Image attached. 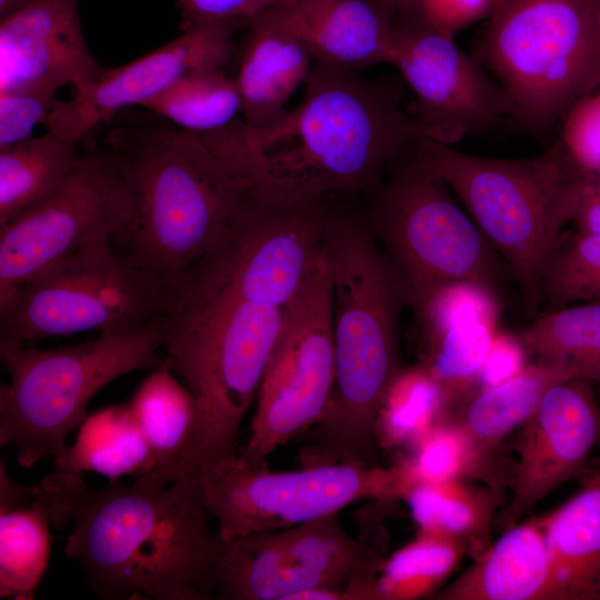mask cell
Segmentation results:
<instances>
[{
	"mask_svg": "<svg viewBox=\"0 0 600 600\" xmlns=\"http://www.w3.org/2000/svg\"><path fill=\"white\" fill-rule=\"evenodd\" d=\"M240 138L236 121L209 133L140 122L102 142L126 202L112 241L168 291L229 236L256 191Z\"/></svg>",
	"mask_w": 600,
	"mask_h": 600,
	"instance_id": "cell-1",
	"label": "cell"
},
{
	"mask_svg": "<svg viewBox=\"0 0 600 600\" xmlns=\"http://www.w3.org/2000/svg\"><path fill=\"white\" fill-rule=\"evenodd\" d=\"M40 487L52 524H72L64 552L100 598H214L219 539L194 479L154 490L117 479L92 491L81 473L58 470Z\"/></svg>",
	"mask_w": 600,
	"mask_h": 600,
	"instance_id": "cell-2",
	"label": "cell"
},
{
	"mask_svg": "<svg viewBox=\"0 0 600 600\" xmlns=\"http://www.w3.org/2000/svg\"><path fill=\"white\" fill-rule=\"evenodd\" d=\"M304 84L301 103L273 122H243L246 158L264 199L370 193L406 150L427 138L401 109L398 83L366 81L350 68L317 61Z\"/></svg>",
	"mask_w": 600,
	"mask_h": 600,
	"instance_id": "cell-3",
	"label": "cell"
},
{
	"mask_svg": "<svg viewBox=\"0 0 600 600\" xmlns=\"http://www.w3.org/2000/svg\"><path fill=\"white\" fill-rule=\"evenodd\" d=\"M323 247L332 277L334 387L323 418L307 432L301 459L374 464L376 419L404 368L399 321L407 299L366 220L331 208Z\"/></svg>",
	"mask_w": 600,
	"mask_h": 600,
	"instance_id": "cell-4",
	"label": "cell"
},
{
	"mask_svg": "<svg viewBox=\"0 0 600 600\" xmlns=\"http://www.w3.org/2000/svg\"><path fill=\"white\" fill-rule=\"evenodd\" d=\"M414 150L460 198L518 284L524 313L536 318L544 262L574 217L587 173L560 139L523 159L478 157L428 138Z\"/></svg>",
	"mask_w": 600,
	"mask_h": 600,
	"instance_id": "cell-5",
	"label": "cell"
},
{
	"mask_svg": "<svg viewBox=\"0 0 600 600\" xmlns=\"http://www.w3.org/2000/svg\"><path fill=\"white\" fill-rule=\"evenodd\" d=\"M162 348L159 317L138 329L69 347L32 343L0 350L9 373L0 388V444L13 446L23 468L58 456L87 418L91 399L119 377L157 367Z\"/></svg>",
	"mask_w": 600,
	"mask_h": 600,
	"instance_id": "cell-6",
	"label": "cell"
},
{
	"mask_svg": "<svg viewBox=\"0 0 600 600\" xmlns=\"http://www.w3.org/2000/svg\"><path fill=\"white\" fill-rule=\"evenodd\" d=\"M370 192L366 219L396 271L407 304L420 310L440 288L473 282L498 291L504 262L450 188L418 157L414 143Z\"/></svg>",
	"mask_w": 600,
	"mask_h": 600,
	"instance_id": "cell-7",
	"label": "cell"
},
{
	"mask_svg": "<svg viewBox=\"0 0 600 600\" xmlns=\"http://www.w3.org/2000/svg\"><path fill=\"white\" fill-rule=\"evenodd\" d=\"M477 51L516 117L533 127L552 123L600 87L593 0H500Z\"/></svg>",
	"mask_w": 600,
	"mask_h": 600,
	"instance_id": "cell-8",
	"label": "cell"
},
{
	"mask_svg": "<svg viewBox=\"0 0 600 600\" xmlns=\"http://www.w3.org/2000/svg\"><path fill=\"white\" fill-rule=\"evenodd\" d=\"M167 294L154 274L102 237L0 302V350L84 331L134 330L161 317Z\"/></svg>",
	"mask_w": 600,
	"mask_h": 600,
	"instance_id": "cell-9",
	"label": "cell"
},
{
	"mask_svg": "<svg viewBox=\"0 0 600 600\" xmlns=\"http://www.w3.org/2000/svg\"><path fill=\"white\" fill-rule=\"evenodd\" d=\"M192 479L221 541L290 528L363 500L397 501L410 487L400 464L318 463L273 471L266 461H246L238 450Z\"/></svg>",
	"mask_w": 600,
	"mask_h": 600,
	"instance_id": "cell-10",
	"label": "cell"
},
{
	"mask_svg": "<svg viewBox=\"0 0 600 600\" xmlns=\"http://www.w3.org/2000/svg\"><path fill=\"white\" fill-rule=\"evenodd\" d=\"M334 374L332 277L323 247L302 288L283 308L250 434L239 456L250 463L264 462L317 426L329 407Z\"/></svg>",
	"mask_w": 600,
	"mask_h": 600,
	"instance_id": "cell-11",
	"label": "cell"
},
{
	"mask_svg": "<svg viewBox=\"0 0 600 600\" xmlns=\"http://www.w3.org/2000/svg\"><path fill=\"white\" fill-rule=\"evenodd\" d=\"M381 560L367 542L348 533L338 513L231 541L219 539L214 598L296 600L303 591L327 590L347 600L348 590L372 576Z\"/></svg>",
	"mask_w": 600,
	"mask_h": 600,
	"instance_id": "cell-12",
	"label": "cell"
},
{
	"mask_svg": "<svg viewBox=\"0 0 600 600\" xmlns=\"http://www.w3.org/2000/svg\"><path fill=\"white\" fill-rule=\"evenodd\" d=\"M124 211L116 163L103 144L90 142L49 198L0 227V302L87 243L112 239Z\"/></svg>",
	"mask_w": 600,
	"mask_h": 600,
	"instance_id": "cell-13",
	"label": "cell"
},
{
	"mask_svg": "<svg viewBox=\"0 0 600 600\" xmlns=\"http://www.w3.org/2000/svg\"><path fill=\"white\" fill-rule=\"evenodd\" d=\"M391 64L414 93L413 118L428 139L450 144L516 116L502 86L419 14L396 21Z\"/></svg>",
	"mask_w": 600,
	"mask_h": 600,
	"instance_id": "cell-14",
	"label": "cell"
},
{
	"mask_svg": "<svg viewBox=\"0 0 600 600\" xmlns=\"http://www.w3.org/2000/svg\"><path fill=\"white\" fill-rule=\"evenodd\" d=\"M239 23L183 26V32L162 47L100 73L74 89L69 100H57L44 123L66 140L82 144L100 124L131 107H142L184 74L201 69H223L237 46Z\"/></svg>",
	"mask_w": 600,
	"mask_h": 600,
	"instance_id": "cell-15",
	"label": "cell"
},
{
	"mask_svg": "<svg viewBox=\"0 0 600 600\" xmlns=\"http://www.w3.org/2000/svg\"><path fill=\"white\" fill-rule=\"evenodd\" d=\"M596 387L582 378L551 386L521 426L511 494L494 524L503 531L522 521L541 500L581 474L600 440Z\"/></svg>",
	"mask_w": 600,
	"mask_h": 600,
	"instance_id": "cell-16",
	"label": "cell"
},
{
	"mask_svg": "<svg viewBox=\"0 0 600 600\" xmlns=\"http://www.w3.org/2000/svg\"><path fill=\"white\" fill-rule=\"evenodd\" d=\"M102 68L87 44L78 0H32L0 18V92L76 89Z\"/></svg>",
	"mask_w": 600,
	"mask_h": 600,
	"instance_id": "cell-17",
	"label": "cell"
},
{
	"mask_svg": "<svg viewBox=\"0 0 600 600\" xmlns=\"http://www.w3.org/2000/svg\"><path fill=\"white\" fill-rule=\"evenodd\" d=\"M271 8L319 62L391 63L396 17L377 0H277Z\"/></svg>",
	"mask_w": 600,
	"mask_h": 600,
	"instance_id": "cell-18",
	"label": "cell"
},
{
	"mask_svg": "<svg viewBox=\"0 0 600 600\" xmlns=\"http://www.w3.org/2000/svg\"><path fill=\"white\" fill-rule=\"evenodd\" d=\"M246 28L233 78L243 122L249 128H260L287 111L289 98L311 70L312 56L272 8Z\"/></svg>",
	"mask_w": 600,
	"mask_h": 600,
	"instance_id": "cell-19",
	"label": "cell"
},
{
	"mask_svg": "<svg viewBox=\"0 0 600 600\" xmlns=\"http://www.w3.org/2000/svg\"><path fill=\"white\" fill-rule=\"evenodd\" d=\"M553 570L539 518L506 530L437 600H552Z\"/></svg>",
	"mask_w": 600,
	"mask_h": 600,
	"instance_id": "cell-20",
	"label": "cell"
},
{
	"mask_svg": "<svg viewBox=\"0 0 600 600\" xmlns=\"http://www.w3.org/2000/svg\"><path fill=\"white\" fill-rule=\"evenodd\" d=\"M579 490L542 518L552 561V600H600V456Z\"/></svg>",
	"mask_w": 600,
	"mask_h": 600,
	"instance_id": "cell-21",
	"label": "cell"
},
{
	"mask_svg": "<svg viewBox=\"0 0 600 600\" xmlns=\"http://www.w3.org/2000/svg\"><path fill=\"white\" fill-rule=\"evenodd\" d=\"M571 378L577 377L568 368L536 359L513 379L463 402L454 419L478 448L494 489L500 491L502 481L494 460L500 443L530 418L551 386Z\"/></svg>",
	"mask_w": 600,
	"mask_h": 600,
	"instance_id": "cell-22",
	"label": "cell"
},
{
	"mask_svg": "<svg viewBox=\"0 0 600 600\" xmlns=\"http://www.w3.org/2000/svg\"><path fill=\"white\" fill-rule=\"evenodd\" d=\"M130 408L154 457V469L133 486L161 489L181 461L196 423V401L183 381L162 360L141 382Z\"/></svg>",
	"mask_w": 600,
	"mask_h": 600,
	"instance_id": "cell-23",
	"label": "cell"
},
{
	"mask_svg": "<svg viewBox=\"0 0 600 600\" xmlns=\"http://www.w3.org/2000/svg\"><path fill=\"white\" fill-rule=\"evenodd\" d=\"M418 531L460 539L477 558L490 544L500 492L468 480L413 483L402 498Z\"/></svg>",
	"mask_w": 600,
	"mask_h": 600,
	"instance_id": "cell-24",
	"label": "cell"
},
{
	"mask_svg": "<svg viewBox=\"0 0 600 600\" xmlns=\"http://www.w3.org/2000/svg\"><path fill=\"white\" fill-rule=\"evenodd\" d=\"M59 471L96 472L117 480L141 478L156 466L152 451L128 406H112L87 417L74 442L54 457Z\"/></svg>",
	"mask_w": 600,
	"mask_h": 600,
	"instance_id": "cell-25",
	"label": "cell"
},
{
	"mask_svg": "<svg viewBox=\"0 0 600 600\" xmlns=\"http://www.w3.org/2000/svg\"><path fill=\"white\" fill-rule=\"evenodd\" d=\"M80 156L79 144L50 131L0 148V227L49 198Z\"/></svg>",
	"mask_w": 600,
	"mask_h": 600,
	"instance_id": "cell-26",
	"label": "cell"
},
{
	"mask_svg": "<svg viewBox=\"0 0 600 600\" xmlns=\"http://www.w3.org/2000/svg\"><path fill=\"white\" fill-rule=\"evenodd\" d=\"M469 551L460 539L418 531L413 540L382 558L349 600H417L434 596Z\"/></svg>",
	"mask_w": 600,
	"mask_h": 600,
	"instance_id": "cell-27",
	"label": "cell"
},
{
	"mask_svg": "<svg viewBox=\"0 0 600 600\" xmlns=\"http://www.w3.org/2000/svg\"><path fill=\"white\" fill-rule=\"evenodd\" d=\"M518 336L536 359L568 368L600 397V301L549 310Z\"/></svg>",
	"mask_w": 600,
	"mask_h": 600,
	"instance_id": "cell-28",
	"label": "cell"
},
{
	"mask_svg": "<svg viewBox=\"0 0 600 600\" xmlns=\"http://www.w3.org/2000/svg\"><path fill=\"white\" fill-rule=\"evenodd\" d=\"M51 512L39 486L32 499L0 508V598L30 600L47 569Z\"/></svg>",
	"mask_w": 600,
	"mask_h": 600,
	"instance_id": "cell-29",
	"label": "cell"
},
{
	"mask_svg": "<svg viewBox=\"0 0 600 600\" xmlns=\"http://www.w3.org/2000/svg\"><path fill=\"white\" fill-rule=\"evenodd\" d=\"M141 108L183 130L209 133L227 128L241 113L234 78L223 69L191 71Z\"/></svg>",
	"mask_w": 600,
	"mask_h": 600,
	"instance_id": "cell-30",
	"label": "cell"
},
{
	"mask_svg": "<svg viewBox=\"0 0 600 600\" xmlns=\"http://www.w3.org/2000/svg\"><path fill=\"white\" fill-rule=\"evenodd\" d=\"M449 414L446 397L428 369L421 363L403 368L391 383L376 419L378 447L413 448Z\"/></svg>",
	"mask_w": 600,
	"mask_h": 600,
	"instance_id": "cell-31",
	"label": "cell"
},
{
	"mask_svg": "<svg viewBox=\"0 0 600 600\" xmlns=\"http://www.w3.org/2000/svg\"><path fill=\"white\" fill-rule=\"evenodd\" d=\"M497 324H458L426 340L423 364L439 383L450 410L476 391Z\"/></svg>",
	"mask_w": 600,
	"mask_h": 600,
	"instance_id": "cell-32",
	"label": "cell"
},
{
	"mask_svg": "<svg viewBox=\"0 0 600 600\" xmlns=\"http://www.w3.org/2000/svg\"><path fill=\"white\" fill-rule=\"evenodd\" d=\"M539 290L549 310L600 301V234L562 232L544 262Z\"/></svg>",
	"mask_w": 600,
	"mask_h": 600,
	"instance_id": "cell-33",
	"label": "cell"
},
{
	"mask_svg": "<svg viewBox=\"0 0 600 600\" xmlns=\"http://www.w3.org/2000/svg\"><path fill=\"white\" fill-rule=\"evenodd\" d=\"M412 449V457L401 463L410 487L417 482L468 479L492 487L478 448L454 418L437 424Z\"/></svg>",
	"mask_w": 600,
	"mask_h": 600,
	"instance_id": "cell-34",
	"label": "cell"
},
{
	"mask_svg": "<svg viewBox=\"0 0 600 600\" xmlns=\"http://www.w3.org/2000/svg\"><path fill=\"white\" fill-rule=\"evenodd\" d=\"M414 313L427 340L467 322L498 326L500 303L492 289L473 282H454L437 290Z\"/></svg>",
	"mask_w": 600,
	"mask_h": 600,
	"instance_id": "cell-35",
	"label": "cell"
},
{
	"mask_svg": "<svg viewBox=\"0 0 600 600\" xmlns=\"http://www.w3.org/2000/svg\"><path fill=\"white\" fill-rule=\"evenodd\" d=\"M560 140L586 173L600 176V87L566 111Z\"/></svg>",
	"mask_w": 600,
	"mask_h": 600,
	"instance_id": "cell-36",
	"label": "cell"
},
{
	"mask_svg": "<svg viewBox=\"0 0 600 600\" xmlns=\"http://www.w3.org/2000/svg\"><path fill=\"white\" fill-rule=\"evenodd\" d=\"M57 100V93L38 90L0 92V148L32 137L38 126H44Z\"/></svg>",
	"mask_w": 600,
	"mask_h": 600,
	"instance_id": "cell-37",
	"label": "cell"
},
{
	"mask_svg": "<svg viewBox=\"0 0 600 600\" xmlns=\"http://www.w3.org/2000/svg\"><path fill=\"white\" fill-rule=\"evenodd\" d=\"M529 354L518 334L497 330L479 376L477 391L500 386L517 377L529 364Z\"/></svg>",
	"mask_w": 600,
	"mask_h": 600,
	"instance_id": "cell-38",
	"label": "cell"
},
{
	"mask_svg": "<svg viewBox=\"0 0 600 600\" xmlns=\"http://www.w3.org/2000/svg\"><path fill=\"white\" fill-rule=\"evenodd\" d=\"M277 0H177L184 23L232 22L247 27Z\"/></svg>",
	"mask_w": 600,
	"mask_h": 600,
	"instance_id": "cell-39",
	"label": "cell"
},
{
	"mask_svg": "<svg viewBox=\"0 0 600 600\" xmlns=\"http://www.w3.org/2000/svg\"><path fill=\"white\" fill-rule=\"evenodd\" d=\"M500 0H423L420 16L436 31L454 38L467 26L493 13Z\"/></svg>",
	"mask_w": 600,
	"mask_h": 600,
	"instance_id": "cell-40",
	"label": "cell"
},
{
	"mask_svg": "<svg viewBox=\"0 0 600 600\" xmlns=\"http://www.w3.org/2000/svg\"><path fill=\"white\" fill-rule=\"evenodd\" d=\"M572 221L579 232L600 234V176L586 174Z\"/></svg>",
	"mask_w": 600,
	"mask_h": 600,
	"instance_id": "cell-41",
	"label": "cell"
},
{
	"mask_svg": "<svg viewBox=\"0 0 600 600\" xmlns=\"http://www.w3.org/2000/svg\"><path fill=\"white\" fill-rule=\"evenodd\" d=\"M386 9H388L394 17L418 16L420 14L423 0H377Z\"/></svg>",
	"mask_w": 600,
	"mask_h": 600,
	"instance_id": "cell-42",
	"label": "cell"
},
{
	"mask_svg": "<svg viewBox=\"0 0 600 600\" xmlns=\"http://www.w3.org/2000/svg\"><path fill=\"white\" fill-rule=\"evenodd\" d=\"M32 0H0V18L13 12Z\"/></svg>",
	"mask_w": 600,
	"mask_h": 600,
	"instance_id": "cell-43",
	"label": "cell"
},
{
	"mask_svg": "<svg viewBox=\"0 0 600 600\" xmlns=\"http://www.w3.org/2000/svg\"><path fill=\"white\" fill-rule=\"evenodd\" d=\"M593 3H594V10H596L598 24H599V28H600V0H593Z\"/></svg>",
	"mask_w": 600,
	"mask_h": 600,
	"instance_id": "cell-44",
	"label": "cell"
}]
</instances>
